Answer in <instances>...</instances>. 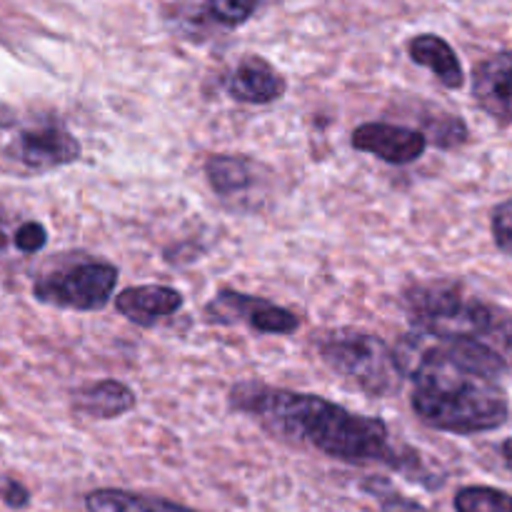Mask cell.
<instances>
[{
    "label": "cell",
    "mask_w": 512,
    "mask_h": 512,
    "mask_svg": "<svg viewBox=\"0 0 512 512\" xmlns=\"http://www.w3.org/2000/svg\"><path fill=\"white\" fill-rule=\"evenodd\" d=\"M455 512H512V495L488 485H468L455 493Z\"/></svg>",
    "instance_id": "obj_16"
},
{
    "label": "cell",
    "mask_w": 512,
    "mask_h": 512,
    "mask_svg": "<svg viewBox=\"0 0 512 512\" xmlns=\"http://www.w3.org/2000/svg\"><path fill=\"white\" fill-rule=\"evenodd\" d=\"M5 250H8V238H5V233L0 230V255H5Z\"/></svg>",
    "instance_id": "obj_24"
},
{
    "label": "cell",
    "mask_w": 512,
    "mask_h": 512,
    "mask_svg": "<svg viewBox=\"0 0 512 512\" xmlns=\"http://www.w3.org/2000/svg\"><path fill=\"white\" fill-rule=\"evenodd\" d=\"M135 403H138V398H135L133 388H128V385L113 378L95 380V383L73 390V410L78 415H83V418H123L125 413H130L135 408Z\"/></svg>",
    "instance_id": "obj_12"
},
{
    "label": "cell",
    "mask_w": 512,
    "mask_h": 512,
    "mask_svg": "<svg viewBox=\"0 0 512 512\" xmlns=\"http://www.w3.org/2000/svg\"><path fill=\"white\" fill-rule=\"evenodd\" d=\"M225 93L238 103L268 105L275 103L288 90L285 75L260 55H245L228 75H225Z\"/></svg>",
    "instance_id": "obj_9"
},
{
    "label": "cell",
    "mask_w": 512,
    "mask_h": 512,
    "mask_svg": "<svg viewBox=\"0 0 512 512\" xmlns=\"http://www.w3.org/2000/svg\"><path fill=\"white\" fill-rule=\"evenodd\" d=\"M410 323L438 340H478L512 363V315L475 298L455 280H425L403 295Z\"/></svg>",
    "instance_id": "obj_3"
},
{
    "label": "cell",
    "mask_w": 512,
    "mask_h": 512,
    "mask_svg": "<svg viewBox=\"0 0 512 512\" xmlns=\"http://www.w3.org/2000/svg\"><path fill=\"white\" fill-rule=\"evenodd\" d=\"M490 225H493V238L498 250L512 258V200H505L493 210Z\"/></svg>",
    "instance_id": "obj_20"
},
{
    "label": "cell",
    "mask_w": 512,
    "mask_h": 512,
    "mask_svg": "<svg viewBox=\"0 0 512 512\" xmlns=\"http://www.w3.org/2000/svg\"><path fill=\"white\" fill-rule=\"evenodd\" d=\"M228 405L258 420L273 438L308 445L343 463H383L410 478L428 480L420 455L398 448L383 420L350 413L320 395L245 380L230 388Z\"/></svg>",
    "instance_id": "obj_2"
},
{
    "label": "cell",
    "mask_w": 512,
    "mask_h": 512,
    "mask_svg": "<svg viewBox=\"0 0 512 512\" xmlns=\"http://www.w3.org/2000/svg\"><path fill=\"white\" fill-rule=\"evenodd\" d=\"M210 325H245L255 333L290 335L300 328V318L288 308L240 293V290H220L203 310Z\"/></svg>",
    "instance_id": "obj_6"
},
{
    "label": "cell",
    "mask_w": 512,
    "mask_h": 512,
    "mask_svg": "<svg viewBox=\"0 0 512 512\" xmlns=\"http://www.w3.org/2000/svg\"><path fill=\"white\" fill-rule=\"evenodd\" d=\"M258 5L260 0H205V13L225 28H238L253 18Z\"/></svg>",
    "instance_id": "obj_17"
},
{
    "label": "cell",
    "mask_w": 512,
    "mask_h": 512,
    "mask_svg": "<svg viewBox=\"0 0 512 512\" xmlns=\"http://www.w3.org/2000/svg\"><path fill=\"white\" fill-rule=\"evenodd\" d=\"M258 168L260 165L248 155H210L205 160V178L215 193L228 198L253 188Z\"/></svg>",
    "instance_id": "obj_14"
},
{
    "label": "cell",
    "mask_w": 512,
    "mask_h": 512,
    "mask_svg": "<svg viewBox=\"0 0 512 512\" xmlns=\"http://www.w3.org/2000/svg\"><path fill=\"white\" fill-rule=\"evenodd\" d=\"M365 493H370L373 498H378L380 512H428L420 503L405 498L403 493L393 488L385 478H370L363 483Z\"/></svg>",
    "instance_id": "obj_19"
},
{
    "label": "cell",
    "mask_w": 512,
    "mask_h": 512,
    "mask_svg": "<svg viewBox=\"0 0 512 512\" xmlns=\"http://www.w3.org/2000/svg\"><path fill=\"white\" fill-rule=\"evenodd\" d=\"M85 510L88 512H195L185 505L170 503L163 498L130 493L118 488H100L85 495Z\"/></svg>",
    "instance_id": "obj_15"
},
{
    "label": "cell",
    "mask_w": 512,
    "mask_h": 512,
    "mask_svg": "<svg viewBox=\"0 0 512 512\" xmlns=\"http://www.w3.org/2000/svg\"><path fill=\"white\" fill-rule=\"evenodd\" d=\"M408 55L415 65L433 70L435 78L450 90H458L465 85V70L460 65L458 55H455L453 45L443 40L440 35L423 33L410 38Z\"/></svg>",
    "instance_id": "obj_13"
},
{
    "label": "cell",
    "mask_w": 512,
    "mask_h": 512,
    "mask_svg": "<svg viewBox=\"0 0 512 512\" xmlns=\"http://www.w3.org/2000/svg\"><path fill=\"white\" fill-rule=\"evenodd\" d=\"M405 378L413 380L410 408L425 425L453 435L498 430L510 415L498 383L508 360L478 340H438L410 333L398 348Z\"/></svg>",
    "instance_id": "obj_1"
},
{
    "label": "cell",
    "mask_w": 512,
    "mask_h": 512,
    "mask_svg": "<svg viewBox=\"0 0 512 512\" xmlns=\"http://www.w3.org/2000/svg\"><path fill=\"white\" fill-rule=\"evenodd\" d=\"M318 355L335 375L370 398H388L403 388L405 373L395 350L368 330H330L318 340Z\"/></svg>",
    "instance_id": "obj_4"
},
{
    "label": "cell",
    "mask_w": 512,
    "mask_h": 512,
    "mask_svg": "<svg viewBox=\"0 0 512 512\" xmlns=\"http://www.w3.org/2000/svg\"><path fill=\"white\" fill-rule=\"evenodd\" d=\"M500 453H503L505 465L512 470V438H508L503 445H500Z\"/></svg>",
    "instance_id": "obj_23"
},
{
    "label": "cell",
    "mask_w": 512,
    "mask_h": 512,
    "mask_svg": "<svg viewBox=\"0 0 512 512\" xmlns=\"http://www.w3.org/2000/svg\"><path fill=\"white\" fill-rule=\"evenodd\" d=\"M0 500H3L8 508L20 510V508H28L30 493L23 483H18V480L0 478Z\"/></svg>",
    "instance_id": "obj_22"
},
{
    "label": "cell",
    "mask_w": 512,
    "mask_h": 512,
    "mask_svg": "<svg viewBox=\"0 0 512 512\" xmlns=\"http://www.w3.org/2000/svg\"><path fill=\"white\" fill-rule=\"evenodd\" d=\"M13 243L20 253H40V250L45 248V243H48V230H45L38 220H28V223H23L15 230Z\"/></svg>",
    "instance_id": "obj_21"
},
{
    "label": "cell",
    "mask_w": 512,
    "mask_h": 512,
    "mask_svg": "<svg viewBox=\"0 0 512 512\" xmlns=\"http://www.w3.org/2000/svg\"><path fill=\"white\" fill-rule=\"evenodd\" d=\"M350 143L355 150L375 155L383 163L408 165L415 163L428 150L423 130L405 128L395 123H363L353 130Z\"/></svg>",
    "instance_id": "obj_8"
},
{
    "label": "cell",
    "mask_w": 512,
    "mask_h": 512,
    "mask_svg": "<svg viewBox=\"0 0 512 512\" xmlns=\"http://www.w3.org/2000/svg\"><path fill=\"white\" fill-rule=\"evenodd\" d=\"M425 138H428V145L435 143L443 150L460 148V145L468 140V125H465L458 115H450V113L438 115V118L428 123Z\"/></svg>",
    "instance_id": "obj_18"
},
{
    "label": "cell",
    "mask_w": 512,
    "mask_h": 512,
    "mask_svg": "<svg viewBox=\"0 0 512 512\" xmlns=\"http://www.w3.org/2000/svg\"><path fill=\"white\" fill-rule=\"evenodd\" d=\"M473 98L490 118L512 125V48L475 65Z\"/></svg>",
    "instance_id": "obj_10"
},
{
    "label": "cell",
    "mask_w": 512,
    "mask_h": 512,
    "mask_svg": "<svg viewBox=\"0 0 512 512\" xmlns=\"http://www.w3.org/2000/svg\"><path fill=\"white\" fill-rule=\"evenodd\" d=\"M118 268L105 260L73 258L53 270H45L33 283L38 303L78 313H95L113 300Z\"/></svg>",
    "instance_id": "obj_5"
},
{
    "label": "cell",
    "mask_w": 512,
    "mask_h": 512,
    "mask_svg": "<svg viewBox=\"0 0 512 512\" xmlns=\"http://www.w3.org/2000/svg\"><path fill=\"white\" fill-rule=\"evenodd\" d=\"M183 308V293L168 285H135L115 295V310L138 328H153Z\"/></svg>",
    "instance_id": "obj_11"
},
{
    "label": "cell",
    "mask_w": 512,
    "mask_h": 512,
    "mask_svg": "<svg viewBox=\"0 0 512 512\" xmlns=\"http://www.w3.org/2000/svg\"><path fill=\"white\" fill-rule=\"evenodd\" d=\"M80 153H83L80 140L58 120L23 130L10 143V155L35 173H48L75 163Z\"/></svg>",
    "instance_id": "obj_7"
}]
</instances>
